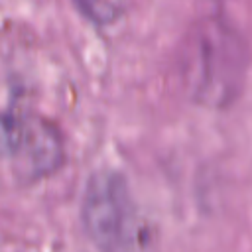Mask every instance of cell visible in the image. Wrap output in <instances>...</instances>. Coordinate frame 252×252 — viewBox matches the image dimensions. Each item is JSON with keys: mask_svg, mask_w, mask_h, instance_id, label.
Returning a JSON list of instances; mask_svg holds the SVG:
<instances>
[{"mask_svg": "<svg viewBox=\"0 0 252 252\" xmlns=\"http://www.w3.org/2000/svg\"><path fill=\"white\" fill-rule=\"evenodd\" d=\"M181 67L191 96L203 104L222 106L238 94L246 67L244 45L232 30L205 22L189 33Z\"/></svg>", "mask_w": 252, "mask_h": 252, "instance_id": "obj_1", "label": "cell"}, {"mask_svg": "<svg viewBox=\"0 0 252 252\" xmlns=\"http://www.w3.org/2000/svg\"><path fill=\"white\" fill-rule=\"evenodd\" d=\"M77 6L89 20L96 24H110L118 18L122 0H77Z\"/></svg>", "mask_w": 252, "mask_h": 252, "instance_id": "obj_3", "label": "cell"}, {"mask_svg": "<svg viewBox=\"0 0 252 252\" xmlns=\"http://www.w3.org/2000/svg\"><path fill=\"white\" fill-rule=\"evenodd\" d=\"M83 222L98 248L140 250L150 246L148 228L124 179L116 173L93 175L85 191Z\"/></svg>", "mask_w": 252, "mask_h": 252, "instance_id": "obj_2", "label": "cell"}]
</instances>
